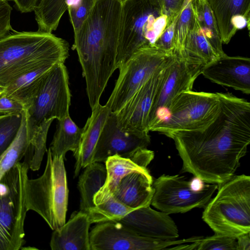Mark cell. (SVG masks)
Instances as JSON below:
<instances>
[{"label":"cell","instance_id":"31","mask_svg":"<svg viewBox=\"0 0 250 250\" xmlns=\"http://www.w3.org/2000/svg\"><path fill=\"white\" fill-rule=\"evenodd\" d=\"M133 210L113 195L105 201L90 208L86 213L91 224L99 223L118 221Z\"/></svg>","mask_w":250,"mask_h":250},{"label":"cell","instance_id":"6","mask_svg":"<svg viewBox=\"0 0 250 250\" xmlns=\"http://www.w3.org/2000/svg\"><path fill=\"white\" fill-rule=\"evenodd\" d=\"M63 156H54L47 150L46 166L39 177L28 179L25 197L28 210L39 214L55 230L65 223L68 189Z\"/></svg>","mask_w":250,"mask_h":250},{"label":"cell","instance_id":"24","mask_svg":"<svg viewBox=\"0 0 250 250\" xmlns=\"http://www.w3.org/2000/svg\"><path fill=\"white\" fill-rule=\"evenodd\" d=\"M54 65H46L22 75L6 86L3 92L20 102L26 109L36 96L44 74Z\"/></svg>","mask_w":250,"mask_h":250},{"label":"cell","instance_id":"9","mask_svg":"<svg viewBox=\"0 0 250 250\" xmlns=\"http://www.w3.org/2000/svg\"><path fill=\"white\" fill-rule=\"evenodd\" d=\"M220 108L218 93H182L170 105L166 118L152 129L169 137L181 131L202 129L217 116Z\"/></svg>","mask_w":250,"mask_h":250},{"label":"cell","instance_id":"22","mask_svg":"<svg viewBox=\"0 0 250 250\" xmlns=\"http://www.w3.org/2000/svg\"><path fill=\"white\" fill-rule=\"evenodd\" d=\"M107 175L105 183L94 197L95 205L101 204L113 194L120 182L125 175L133 171L149 173L148 170L139 166L131 160L114 155L105 161Z\"/></svg>","mask_w":250,"mask_h":250},{"label":"cell","instance_id":"38","mask_svg":"<svg viewBox=\"0 0 250 250\" xmlns=\"http://www.w3.org/2000/svg\"><path fill=\"white\" fill-rule=\"evenodd\" d=\"M24 110L23 105L14 98L3 92L0 94V115L21 114Z\"/></svg>","mask_w":250,"mask_h":250},{"label":"cell","instance_id":"8","mask_svg":"<svg viewBox=\"0 0 250 250\" xmlns=\"http://www.w3.org/2000/svg\"><path fill=\"white\" fill-rule=\"evenodd\" d=\"M71 94L64 63H57L44 74L39 89L24 110L28 138L44 122L69 115Z\"/></svg>","mask_w":250,"mask_h":250},{"label":"cell","instance_id":"33","mask_svg":"<svg viewBox=\"0 0 250 250\" xmlns=\"http://www.w3.org/2000/svg\"><path fill=\"white\" fill-rule=\"evenodd\" d=\"M21 117V113L0 115V158L14 140Z\"/></svg>","mask_w":250,"mask_h":250},{"label":"cell","instance_id":"25","mask_svg":"<svg viewBox=\"0 0 250 250\" xmlns=\"http://www.w3.org/2000/svg\"><path fill=\"white\" fill-rule=\"evenodd\" d=\"M56 132L49 149L54 156H63L68 151L74 152L79 145L83 128H79L69 115L57 120Z\"/></svg>","mask_w":250,"mask_h":250},{"label":"cell","instance_id":"44","mask_svg":"<svg viewBox=\"0 0 250 250\" xmlns=\"http://www.w3.org/2000/svg\"><path fill=\"white\" fill-rule=\"evenodd\" d=\"M2 92H0V94H1Z\"/></svg>","mask_w":250,"mask_h":250},{"label":"cell","instance_id":"19","mask_svg":"<svg viewBox=\"0 0 250 250\" xmlns=\"http://www.w3.org/2000/svg\"><path fill=\"white\" fill-rule=\"evenodd\" d=\"M92 113L83 128L80 142L73 152L76 159L74 176L82 168L92 163L94 152L104 125L110 113L108 108L100 103L92 108Z\"/></svg>","mask_w":250,"mask_h":250},{"label":"cell","instance_id":"40","mask_svg":"<svg viewBox=\"0 0 250 250\" xmlns=\"http://www.w3.org/2000/svg\"><path fill=\"white\" fill-rule=\"evenodd\" d=\"M15 6L21 13L30 12L34 10L42 0H13Z\"/></svg>","mask_w":250,"mask_h":250},{"label":"cell","instance_id":"28","mask_svg":"<svg viewBox=\"0 0 250 250\" xmlns=\"http://www.w3.org/2000/svg\"><path fill=\"white\" fill-rule=\"evenodd\" d=\"M65 0H42L34 11L40 32L52 33L67 10Z\"/></svg>","mask_w":250,"mask_h":250},{"label":"cell","instance_id":"17","mask_svg":"<svg viewBox=\"0 0 250 250\" xmlns=\"http://www.w3.org/2000/svg\"><path fill=\"white\" fill-rule=\"evenodd\" d=\"M202 74L213 83L250 93V59L225 55L205 65Z\"/></svg>","mask_w":250,"mask_h":250},{"label":"cell","instance_id":"23","mask_svg":"<svg viewBox=\"0 0 250 250\" xmlns=\"http://www.w3.org/2000/svg\"><path fill=\"white\" fill-rule=\"evenodd\" d=\"M84 168L78 186L81 195L80 211L86 213L95 206L94 197L105 183L107 172L105 166L101 162H92Z\"/></svg>","mask_w":250,"mask_h":250},{"label":"cell","instance_id":"32","mask_svg":"<svg viewBox=\"0 0 250 250\" xmlns=\"http://www.w3.org/2000/svg\"><path fill=\"white\" fill-rule=\"evenodd\" d=\"M194 20L192 0H185L176 20L174 52L184 51L186 39L193 25Z\"/></svg>","mask_w":250,"mask_h":250},{"label":"cell","instance_id":"36","mask_svg":"<svg viewBox=\"0 0 250 250\" xmlns=\"http://www.w3.org/2000/svg\"><path fill=\"white\" fill-rule=\"evenodd\" d=\"M178 16L167 26L154 45L167 53H174L175 46V28Z\"/></svg>","mask_w":250,"mask_h":250},{"label":"cell","instance_id":"18","mask_svg":"<svg viewBox=\"0 0 250 250\" xmlns=\"http://www.w3.org/2000/svg\"><path fill=\"white\" fill-rule=\"evenodd\" d=\"M91 223L86 213L79 211L67 223L54 230L50 242L52 250H90L89 229Z\"/></svg>","mask_w":250,"mask_h":250},{"label":"cell","instance_id":"5","mask_svg":"<svg viewBox=\"0 0 250 250\" xmlns=\"http://www.w3.org/2000/svg\"><path fill=\"white\" fill-rule=\"evenodd\" d=\"M202 219L215 233L236 238L250 232V177L233 176L219 186Z\"/></svg>","mask_w":250,"mask_h":250},{"label":"cell","instance_id":"10","mask_svg":"<svg viewBox=\"0 0 250 250\" xmlns=\"http://www.w3.org/2000/svg\"><path fill=\"white\" fill-rule=\"evenodd\" d=\"M174 55L154 45L144 47L133 54L119 68L118 78L105 104L110 111H119L156 72L172 61Z\"/></svg>","mask_w":250,"mask_h":250},{"label":"cell","instance_id":"14","mask_svg":"<svg viewBox=\"0 0 250 250\" xmlns=\"http://www.w3.org/2000/svg\"><path fill=\"white\" fill-rule=\"evenodd\" d=\"M198 240V236L180 240L144 237L115 221L99 223L89 232L90 250H165L169 246L191 243Z\"/></svg>","mask_w":250,"mask_h":250},{"label":"cell","instance_id":"39","mask_svg":"<svg viewBox=\"0 0 250 250\" xmlns=\"http://www.w3.org/2000/svg\"><path fill=\"white\" fill-rule=\"evenodd\" d=\"M185 0H158L162 13L167 17L168 25L179 15Z\"/></svg>","mask_w":250,"mask_h":250},{"label":"cell","instance_id":"3","mask_svg":"<svg viewBox=\"0 0 250 250\" xmlns=\"http://www.w3.org/2000/svg\"><path fill=\"white\" fill-rule=\"evenodd\" d=\"M68 56V42L52 33H11L0 40V85L6 87L43 66L64 63Z\"/></svg>","mask_w":250,"mask_h":250},{"label":"cell","instance_id":"12","mask_svg":"<svg viewBox=\"0 0 250 250\" xmlns=\"http://www.w3.org/2000/svg\"><path fill=\"white\" fill-rule=\"evenodd\" d=\"M152 187L151 205L168 214L205 207L218 188L217 184H209L195 188L193 182L184 176L165 174L153 181Z\"/></svg>","mask_w":250,"mask_h":250},{"label":"cell","instance_id":"20","mask_svg":"<svg viewBox=\"0 0 250 250\" xmlns=\"http://www.w3.org/2000/svg\"><path fill=\"white\" fill-rule=\"evenodd\" d=\"M153 181L150 173L132 172L123 178L113 195L134 209L149 206L154 193Z\"/></svg>","mask_w":250,"mask_h":250},{"label":"cell","instance_id":"16","mask_svg":"<svg viewBox=\"0 0 250 250\" xmlns=\"http://www.w3.org/2000/svg\"><path fill=\"white\" fill-rule=\"evenodd\" d=\"M118 222L144 237L166 240L179 237L177 227L169 214L153 209L150 206L134 209Z\"/></svg>","mask_w":250,"mask_h":250},{"label":"cell","instance_id":"43","mask_svg":"<svg viewBox=\"0 0 250 250\" xmlns=\"http://www.w3.org/2000/svg\"><path fill=\"white\" fill-rule=\"evenodd\" d=\"M5 87H4L1 85H0V92H3L4 90Z\"/></svg>","mask_w":250,"mask_h":250},{"label":"cell","instance_id":"27","mask_svg":"<svg viewBox=\"0 0 250 250\" xmlns=\"http://www.w3.org/2000/svg\"><path fill=\"white\" fill-rule=\"evenodd\" d=\"M192 6L194 16L205 37L220 56L225 55L215 19L207 1L192 0Z\"/></svg>","mask_w":250,"mask_h":250},{"label":"cell","instance_id":"4","mask_svg":"<svg viewBox=\"0 0 250 250\" xmlns=\"http://www.w3.org/2000/svg\"><path fill=\"white\" fill-rule=\"evenodd\" d=\"M167 25L158 0H122L116 69L140 49L154 45Z\"/></svg>","mask_w":250,"mask_h":250},{"label":"cell","instance_id":"34","mask_svg":"<svg viewBox=\"0 0 250 250\" xmlns=\"http://www.w3.org/2000/svg\"><path fill=\"white\" fill-rule=\"evenodd\" d=\"M236 238L229 236L215 233L214 235L203 237L198 241L196 250H236Z\"/></svg>","mask_w":250,"mask_h":250},{"label":"cell","instance_id":"15","mask_svg":"<svg viewBox=\"0 0 250 250\" xmlns=\"http://www.w3.org/2000/svg\"><path fill=\"white\" fill-rule=\"evenodd\" d=\"M169 63L156 72L115 113L120 129L131 133L149 132V113Z\"/></svg>","mask_w":250,"mask_h":250},{"label":"cell","instance_id":"21","mask_svg":"<svg viewBox=\"0 0 250 250\" xmlns=\"http://www.w3.org/2000/svg\"><path fill=\"white\" fill-rule=\"evenodd\" d=\"M215 19L222 42L228 44L236 33L232 19L242 15L250 20V0H206Z\"/></svg>","mask_w":250,"mask_h":250},{"label":"cell","instance_id":"11","mask_svg":"<svg viewBox=\"0 0 250 250\" xmlns=\"http://www.w3.org/2000/svg\"><path fill=\"white\" fill-rule=\"evenodd\" d=\"M174 53L149 113V131L166 118L170 105L178 95L192 90L194 81L205 66L184 51Z\"/></svg>","mask_w":250,"mask_h":250},{"label":"cell","instance_id":"29","mask_svg":"<svg viewBox=\"0 0 250 250\" xmlns=\"http://www.w3.org/2000/svg\"><path fill=\"white\" fill-rule=\"evenodd\" d=\"M21 115V122L18 132L10 146L0 158V180L8 170L24 157L26 152L28 141L24 110Z\"/></svg>","mask_w":250,"mask_h":250},{"label":"cell","instance_id":"26","mask_svg":"<svg viewBox=\"0 0 250 250\" xmlns=\"http://www.w3.org/2000/svg\"><path fill=\"white\" fill-rule=\"evenodd\" d=\"M194 16L193 25L187 36L184 51L206 65L222 56L205 37L194 14Z\"/></svg>","mask_w":250,"mask_h":250},{"label":"cell","instance_id":"1","mask_svg":"<svg viewBox=\"0 0 250 250\" xmlns=\"http://www.w3.org/2000/svg\"><path fill=\"white\" fill-rule=\"evenodd\" d=\"M220 108L204 129L171 134L183 169L206 183L232 177L250 143V104L230 93H218Z\"/></svg>","mask_w":250,"mask_h":250},{"label":"cell","instance_id":"13","mask_svg":"<svg viewBox=\"0 0 250 250\" xmlns=\"http://www.w3.org/2000/svg\"><path fill=\"white\" fill-rule=\"evenodd\" d=\"M149 132L131 133L120 129L114 113L110 112L96 145L92 162H105L114 155L128 158L144 168L153 159Z\"/></svg>","mask_w":250,"mask_h":250},{"label":"cell","instance_id":"42","mask_svg":"<svg viewBox=\"0 0 250 250\" xmlns=\"http://www.w3.org/2000/svg\"><path fill=\"white\" fill-rule=\"evenodd\" d=\"M82 0H65V4L68 7H75L78 5Z\"/></svg>","mask_w":250,"mask_h":250},{"label":"cell","instance_id":"2","mask_svg":"<svg viewBox=\"0 0 250 250\" xmlns=\"http://www.w3.org/2000/svg\"><path fill=\"white\" fill-rule=\"evenodd\" d=\"M122 8V0H95L88 17L74 34L72 49L78 54L91 108L100 103L116 70Z\"/></svg>","mask_w":250,"mask_h":250},{"label":"cell","instance_id":"7","mask_svg":"<svg viewBox=\"0 0 250 250\" xmlns=\"http://www.w3.org/2000/svg\"><path fill=\"white\" fill-rule=\"evenodd\" d=\"M28 169L25 162H18L0 180V250H19L25 243Z\"/></svg>","mask_w":250,"mask_h":250},{"label":"cell","instance_id":"35","mask_svg":"<svg viewBox=\"0 0 250 250\" xmlns=\"http://www.w3.org/2000/svg\"><path fill=\"white\" fill-rule=\"evenodd\" d=\"M95 1V0H82L77 6L67 8L74 34L79 31L88 17Z\"/></svg>","mask_w":250,"mask_h":250},{"label":"cell","instance_id":"41","mask_svg":"<svg viewBox=\"0 0 250 250\" xmlns=\"http://www.w3.org/2000/svg\"><path fill=\"white\" fill-rule=\"evenodd\" d=\"M236 238V250H250V232L240 235Z\"/></svg>","mask_w":250,"mask_h":250},{"label":"cell","instance_id":"37","mask_svg":"<svg viewBox=\"0 0 250 250\" xmlns=\"http://www.w3.org/2000/svg\"><path fill=\"white\" fill-rule=\"evenodd\" d=\"M12 8L8 0H0V40L11 34L10 24Z\"/></svg>","mask_w":250,"mask_h":250},{"label":"cell","instance_id":"30","mask_svg":"<svg viewBox=\"0 0 250 250\" xmlns=\"http://www.w3.org/2000/svg\"><path fill=\"white\" fill-rule=\"evenodd\" d=\"M53 120L43 122L28 139V146L24 156V162L33 171L41 167L44 155L47 151L46 140L50 126Z\"/></svg>","mask_w":250,"mask_h":250}]
</instances>
